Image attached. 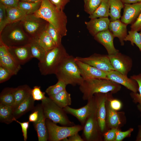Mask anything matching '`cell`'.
Listing matches in <instances>:
<instances>
[{
    "label": "cell",
    "mask_w": 141,
    "mask_h": 141,
    "mask_svg": "<svg viewBox=\"0 0 141 141\" xmlns=\"http://www.w3.org/2000/svg\"><path fill=\"white\" fill-rule=\"evenodd\" d=\"M52 25L62 37L67 34V17L63 10H58L50 0H41L39 9L34 14Z\"/></svg>",
    "instance_id": "obj_1"
},
{
    "label": "cell",
    "mask_w": 141,
    "mask_h": 141,
    "mask_svg": "<svg viewBox=\"0 0 141 141\" xmlns=\"http://www.w3.org/2000/svg\"><path fill=\"white\" fill-rule=\"evenodd\" d=\"M121 88V85L109 79L93 78L84 80L79 85V89L83 94V99L87 101L96 93L110 92L115 94Z\"/></svg>",
    "instance_id": "obj_2"
},
{
    "label": "cell",
    "mask_w": 141,
    "mask_h": 141,
    "mask_svg": "<svg viewBox=\"0 0 141 141\" xmlns=\"http://www.w3.org/2000/svg\"><path fill=\"white\" fill-rule=\"evenodd\" d=\"M31 40L24 30L20 21L8 24L0 33V43L8 48L27 45Z\"/></svg>",
    "instance_id": "obj_3"
},
{
    "label": "cell",
    "mask_w": 141,
    "mask_h": 141,
    "mask_svg": "<svg viewBox=\"0 0 141 141\" xmlns=\"http://www.w3.org/2000/svg\"><path fill=\"white\" fill-rule=\"evenodd\" d=\"M58 80L64 82L67 85H80L84 80L81 75L75 57L69 55L60 64L55 74Z\"/></svg>",
    "instance_id": "obj_4"
},
{
    "label": "cell",
    "mask_w": 141,
    "mask_h": 141,
    "mask_svg": "<svg viewBox=\"0 0 141 141\" xmlns=\"http://www.w3.org/2000/svg\"><path fill=\"white\" fill-rule=\"evenodd\" d=\"M69 55L62 44L47 52L43 60L38 64L41 74H55L60 64Z\"/></svg>",
    "instance_id": "obj_5"
},
{
    "label": "cell",
    "mask_w": 141,
    "mask_h": 141,
    "mask_svg": "<svg viewBox=\"0 0 141 141\" xmlns=\"http://www.w3.org/2000/svg\"><path fill=\"white\" fill-rule=\"evenodd\" d=\"M41 104L46 119L63 126H72L75 125L69 120L63 108L58 106L49 97H46L42 100Z\"/></svg>",
    "instance_id": "obj_6"
},
{
    "label": "cell",
    "mask_w": 141,
    "mask_h": 141,
    "mask_svg": "<svg viewBox=\"0 0 141 141\" xmlns=\"http://www.w3.org/2000/svg\"><path fill=\"white\" fill-rule=\"evenodd\" d=\"M46 124L48 134V140L50 141H62L64 139L82 130L83 126L80 125L72 126H60L48 119Z\"/></svg>",
    "instance_id": "obj_7"
},
{
    "label": "cell",
    "mask_w": 141,
    "mask_h": 141,
    "mask_svg": "<svg viewBox=\"0 0 141 141\" xmlns=\"http://www.w3.org/2000/svg\"><path fill=\"white\" fill-rule=\"evenodd\" d=\"M20 22L24 30L31 39H37L46 30L48 24L34 14L26 15Z\"/></svg>",
    "instance_id": "obj_8"
},
{
    "label": "cell",
    "mask_w": 141,
    "mask_h": 141,
    "mask_svg": "<svg viewBox=\"0 0 141 141\" xmlns=\"http://www.w3.org/2000/svg\"><path fill=\"white\" fill-rule=\"evenodd\" d=\"M63 109L67 113L76 117L83 126L87 118L92 114L96 112L97 104L95 98L93 95L87 100L86 105L80 108L74 109L68 106Z\"/></svg>",
    "instance_id": "obj_9"
},
{
    "label": "cell",
    "mask_w": 141,
    "mask_h": 141,
    "mask_svg": "<svg viewBox=\"0 0 141 141\" xmlns=\"http://www.w3.org/2000/svg\"><path fill=\"white\" fill-rule=\"evenodd\" d=\"M83 130V136L86 141L103 140V134L98 123L96 112L92 114L87 118Z\"/></svg>",
    "instance_id": "obj_10"
},
{
    "label": "cell",
    "mask_w": 141,
    "mask_h": 141,
    "mask_svg": "<svg viewBox=\"0 0 141 141\" xmlns=\"http://www.w3.org/2000/svg\"><path fill=\"white\" fill-rule=\"evenodd\" d=\"M75 59L105 72L115 70L110 63L108 55L94 53L87 57H75Z\"/></svg>",
    "instance_id": "obj_11"
},
{
    "label": "cell",
    "mask_w": 141,
    "mask_h": 141,
    "mask_svg": "<svg viewBox=\"0 0 141 141\" xmlns=\"http://www.w3.org/2000/svg\"><path fill=\"white\" fill-rule=\"evenodd\" d=\"M108 56L110 63L115 70L127 76L132 67V58L119 51L114 54H108Z\"/></svg>",
    "instance_id": "obj_12"
},
{
    "label": "cell",
    "mask_w": 141,
    "mask_h": 141,
    "mask_svg": "<svg viewBox=\"0 0 141 141\" xmlns=\"http://www.w3.org/2000/svg\"><path fill=\"white\" fill-rule=\"evenodd\" d=\"M107 98L105 103L106 123L107 130L113 128L121 129L126 123L125 113L123 111H116L112 109L109 105Z\"/></svg>",
    "instance_id": "obj_13"
},
{
    "label": "cell",
    "mask_w": 141,
    "mask_h": 141,
    "mask_svg": "<svg viewBox=\"0 0 141 141\" xmlns=\"http://www.w3.org/2000/svg\"><path fill=\"white\" fill-rule=\"evenodd\" d=\"M108 93H96L94 95L97 104L96 117L101 131L103 133L107 130L106 123L105 103Z\"/></svg>",
    "instance_id": "obj_14"
},
{
    "label": "cell",
    "mask_w": 141,
    "mask_h": 141,
    "mask_svg": "<svg viewBox=\"0 0 141 141\" xmlns=\"http://www.w3.org/2000/svg\"><path fill=\"white\" fill-rule=\"evenodd\" d=\"M0 66L8 70L12 75H16L21 68V65L15 60L7 48L0 43Z\"/></svg>",
    "instance_id": "obj_15"
},
{
    "label": "cell",
    "mask_w": 141,
    "mask_h": 141,
    "mask_svg": "<svg viewBox=\"0 0 141 141\" xmlns=\"http://www.w3.org/2000/svg\"><path fill=\"white\" fill-rule=\"evenodd\" d=\"M105 72L108 79L124 86L131 92L135 93L138 92V84L135 80L115 70Z\"/></svg>",
    "instance_id": "obj_16"
},
{
    "label": "cell",
    "mask_w": 141,
    "mask_h": 141,
    "mask_svg": "<svg viewBox=\"0 0 141 141\" xmlns=\"http://www.w3.org/2000/svg\"><path fill=\"white\" fill-rule=\"evenodd\" d=\"M75 60L79 68L81 75L84 80L93 78L108 79L105 72L87 63L78 60Z\"/></svg>",
    "instance_id": "obj_17"
},
{
    "label": "cell",
    "mask_w": 141,
    "mask_h": 141,
    "mask_svg": "<svg viewBox=\"0 0 141 141\" xmlns=\"http://www.w3.org/2000/svg\"><path fill=\"white\" fill-rule=\"evenodd\" d=\"M94 37L96 40L104 47L108 55L114 54L119 51L114 46L115 37L109 29L98 33Z\"/></svg>",
    "instance_id": "obj_18"
},
{
    "label": "cell",
    "mask_w": 141,
    "mask_h": 141,
    "mask_svg": "<svg viewBox=\"0 0 141 141\" xmlns=\"http://www.w3.org/2000/svg\"><path fill=\"white\" fill-rule=\"evenodd\" d=\"M38 111L37 120L33 123L39 141H47L48 140V134L46 124V118L44 115L41 104L36 107Z\"/></svg>",
    "instance_id": "obj_19"
},
{
    "label": "cell",
    "mask_w": 141,
    "mask_h": 141,
    "mask_svg": "<svg viewBox=\"0 0 141 141\" xmlns=\"http://www.w3.org/2000/svg\"><path fill=\"white\" fill-rule=\"evenodd\" d=\"M124 12L121 21L128 25L133 23L141 12V2L132 4L124 3Z\"/></svg>",
    "instance_id": "obj_20"
},
{
    "label": "cell",
    "mask_w": 141,
    "mask_h": 141,
    "mask_svg": "<svg viewBox=\"0 0 141 141\" xmlns=\"http://www.w3.org/2000/svg\"><path fill=\"white\" fill-rule=\"evenodd\" d=\"M110 22L108 17H102L91 19L85 23L89 32L94 37L98 33L109 29Z\"/></svg>",
    "instance_id": "obj_21"
},
{
    "label": "cell",
    "mask_w": 141,
    "mask_h": 141,
    "mask_svg": "<svg viewBox=\"0 0 141 141\" xmlns=\"http://www.w3.org/2000/svg\"><path fill=\"white\" fill-rule=\"evenodd\" d=\"M7 48L10 53L21 65L25 64L33 58L29 44L19 47Z\"/></svg>",
    "instance_id": "obj_22"
},
{
    "label": "cell",
    "mask_w": 141,
    "mask_h": 141,
    "mask_svg": "<svg viewBox=\"0 0 141 141\" xmlns=\"http://www.w3.org/2000/svg\"><path fill=\"white\" fill-rule=\"evenodd\" d=\"M127 25L119 19L111 21L109 23V30L115 37H117L119 39L121 46L124 45V39L127 35Z\"/></svg>",
    "instance_id": "obj_23"
},
{
    "label": "cell",
    "mask_w": 141,
    "mask_h": 141,
    "mask_svg": "<svg viewBox=\"0 0 141 141\" xmlns=\"http://www.w3.org/2000/svg\"><path fill=\"white\" fill-rule=\"evenodd\" d=\"M34 101L31 94L16 107L13 108L14 118L17 119L29 111H32L34 108Z\"/></svg>",
    "instance_id": "obj_24"
},
{
    "label": "cell",
    "mask_w": 141,
    "mask_h": 141,
    "mask_svg": "<svg viewBox=\"0 0 141 141\" xmlns=\"http://www.w3.org/2000/svg\"><path fill=\"white\" fill-rule=\"evenodd\" d=\"M32 89L28 85H24L15 88L14 103L13 108L16 107L31 94Z\"/></svg>",
    "instance_id": "obj_25"
},
{
    "label": "cell",
    "mask_w": 141,
    "mask_h": 141,
    "mask_svg": "<svg viewBox=\"0 0 141 141\" xmlns=\"http://www.w3.org/2000/svg\"><path fill=\"white\" fill-rule=\"evenodd\" d=\"M49 97L58 106L63 108L71 104V95L65 89Z\"/></svg>",
    "instance_id": "obj_26"
},
{
    "label": "cell",
    "mask_w": 141,
    "mask_h": 141,
    "mask_svg": "<svg viewBox=\"0 0 141 141\" xmlns=\"http://www.w3.org/2000/svg\"><path fill=\"white\" fill-rule=\"evenodd\" d=\"M110 4L109 16L110 21H113L119 19L121 17V12L124 7L123 3L121 0H109Z\"/></svg>",
    "instance_id": "obj_27"
},
{
    "label": "cell",
    "mask_w": 141,
    "mask_h": 141,
    "mask_svg": "<svg viewBox=\"0 0 141 141\" xmlns=\"http://www.w3.org/2000/svg\"><path fill=\"white\" fill-rule=\"evenodd\" d=\"M8 24L21 20L26 15L19 7H6Z\"/></svg>",
    "instance_id": "obj_28"
},
{
    "label": "cell",
    "mask_w": 141,
    "mask_h": 141,
    "mask_svg": "<svg viewBox=\"0 0 141 141\" xmlns=\"http://www.w3.org/2000/svg\"><path fill=\"white\" fill-rule=\"evenodd\" d=\"M15 88L6 87L4 88L0 95V103L13 107L14 100Z\"/></svg>",
    "instance_id": "obj_29"
},
{
    "label": "cell",
    "mask_w": 141,
    "mask_h": 141,
    "mask_svg": "<svg viewBox=\"0 0 141 141\" xmlns=\"http://www.w3.org/2000/svg\"><path fill=\"white\" fill-rule=\"evenodd\" d=\"M36 40L39 44L47 52L56 46L46 30L42 33Z\"/></svg>",
    "instance_id": "obj_30"
},
{
    "label": "cell",
    "mask_w": 141,
    "mask_h": 141,
    "mask_svg": "<svg viewBox=\"0 0 141 141\" xmlns=\"http://www.w3.org/2000/svg\"><path fill=\"white\" fill-rule=\"evenodd\" d=\"M110 4L109 0H102L101 2L96 10L89 17L91 19L102 17H108L109 16Z\"/></svg>",
    "instance_id": "obj_31"
},
{
    "label": "cell",
    "mask_w": 141,
    "mask_h": 141,
    "mask_svg": "<svg viewBox=\"0 0 141 141\" xmlns=\"http://www.w3.org/2000/svg\"><path fill=\"white\" fill-rule=\"evenodd\" d=\"M29 44L33 58H37L39 62L42 61L47 52L39 44L36 39H31Z\"/></svg>",
    "instance_id": "obj_32"
},
{
    "label": "cell",
    "mask_w": 141,
    "mask_h": 141,
    "mask_svg": "<svg viewBox=\"0 0 141 141\" xmlns=\"http://www.w3.org/2000/svg\"><path fill=\"white\" fill-rule=\"evenodd\" d=\"M11 107L0 103V121L9 124L14 121V119Z\"/></svg>",
    "instance_id": "obj_33"
},
{
    "label": "cell",
    "mask_w": 141,
    "mask_h": 141,
    "mask_svg": "<svg viewBox=\"0 0 141 141\" xmlns=\"http://www.w3.org/2000/svg\"><path fill=\"white\" fill-rule=\"evenodd\" d=\"M130 78L136 80L138 84V92L139 93L131 92L130 93V95L133 102L136 104H137V108L140 113L141 116V73L133 75L131 76Z\"/></svg>",
    "instance_id": "obj_34"
},
{
    "label": "cell",
    "mask_w": 141,
    "mask_h": 141,
    "mask_svg": "<svg viewBox=\"0 0 141 141\" xmlns=\"http://www.w3.org/2000/svg\"><path fill=\"white\" fill-rule=\"evenodd\" d=\"M41 1L31 3L20 1L18 7L22 9L26 15L34 14L40 8Z\"/></svg>",
    "instance_id": "obj_35"
},
{
    "label": "cell",
    "mask_w": 141,
    "mask_h": 141,
    "mask_svg": "<svg viewBox=\"0 0 141 141\" xmlns=\"http://www.w3.org/2000/svg\"><path fill=\"white\" fill-rule=\"evenodd\" d=\"M130 41L131 44L133 46L135 44L141 51V32L138 33L137 31L132 30L128 31V34L124 39V41Z\"/></svg>",
    "instance_id": "obj_36"
},
{
    "label": "cell",
    "mask_w": 141,
    "mask_h": 141,
    "mask_svg": "<svg viewBox=\"0 0 141 141\" xmlns=\"http://www.w3.org/2000/svg\"><path fill=\"white\" fill-rule=\"evenodd\" d=\"M67 85L63 81L58 80L57 82L55 84L50 86L47 88L45 92L49 96L54 95L66 89Z\"/></svg>",
    "instance_id": "obj_37"
},
{
    "label": "cell",
    "mask_w": 141,
    "mask_h": 141,
    "mask_svg": "<svg viewBox=\"0 0 141 141\" xmlns=\"http://www.w3.org/2000/svg\"><path fill=\"white\" fill-rule=\"evenodd\" d=\"M46 30L52 38L56 46L62 44L61 41L62 37L55 28L48 22Z\"/></svg>",
    "instance_id": "obj_38"
},
{
    "label": "cell",
    "mask_w": 141,
    "mask_h": 141,
    "mask_svg": "<svg viewBox=\"0 0 141 141\" xmlns=\"http://www.w3.org/2000/svg\"><path fill=\"white\" fill-rule=\"evenodd\" d=\"M102 0H84L85 11L90 15L92 14L100 4Z\"/></svg>",
    "instance_id": "obj_39"
},
{
    "label": "cell",
    "mask_w": 141,
    "mask_h": 141,
    "mask_svg": "<svg viewBox=\"0 0 141 141\" xmlns=\"http://www.w3.org/2000/svg\"><path fill=\"white\" fill-rule=\"evenodd\" d=\"M8 24L6 7L0 3V33Z\"/></svg>",
    "instance_id": "obj_40"
},
{
    "label": "cell",
    "mask_w": 141,
    "mask_h": 141,
    "mask_svg": "<svg viewBox=\"0 0 141 141\" xmlns=\"http://www.w3.org/2000/svg\"><path fill=\"white\" fill-rule=\"evenodd\" d=\"M112 94L110 92H108L107 99L109 105L113 109L116 111L120 110L122 107V104L121 101L113 97Z\"/></svg>",
    "instance_id": "obj_41"
},
{
    "label": "cell",
    "mask_w": 141,
    "mask_h": 141,
    "mask_svg": "<svg viewBox=\"0 0 141 141\" xmlns=\"http://www.w3.org/2000/svg\"><path fill=\"white\" fill-rule=\"evenodd\" d=\"M45 93L42 92L40 86H34L31 90V95L33 99L35 101H42L46 97Z\"/></svg>",
    "instance_id": "obj_42"
},
{
    "label": "cell",
    "mask_w": 141,
    "mask_h": 141,
    "mask_svg": "<svg viewBox=\"0 0 141 141\" xmlns=\"http://www.w3.org/2000/svg\"><path fill=\"white\" fill-rule=\"evenodd\" d=\"M121 129L116 128L110 129L103 134V140L104 141H115L117 131Z\"/></svg>",
    "instance_id": "obj_43"
},
{
    "label": "cell",
    "mask_w": 141,
    "mask_h": 141,
    "mask_svg": "<svg viewBox=\"0 0 141 141\" xmlns=\"http://www.w3.org/2000/svg\"><path fill=\"white\" fill-rule=\"evenodd\" d=\"M133 131L134 128H132L124 131H121V129L118 130L116 132L115 141H122L126 138L130 137Z\"/></svg>",
    "instance_id": "obj_44"
},
{
    "label": "cell",
    "mask_w": 141,
    "mask_h": 141,
    "mask_svg": "<svg viewBox=\"0 0 141 141\" xmlns=\"http://www.w3.org/2000/svg\"><path fill=\"white\" fill-rule=\"evenodd\" d=\"M11 73L6 68L0 66V83H3L10 79L12 76Z\"/></svg>",
    "instance_id": "obj_45"
},
{
    "label": "cell",
    "mask_w": 141,
    "mask_h": 141,
    "mask_svg": "<svg viewBox=\"0 0 141 141\" xmlns=\"http://www.w3.org/2000/svg\"><path fill=\"white\" fill-rule=\"evenodd\" d=\"M14 121L16 122L20 125L24 140L25 141H26L27 138V130L29 127V121L21 122H19L15 118L14 119Z\"/></svg>",
    "instance_id": "obj_46"
},
{
    "label": "cell",
    "mask_w": 141,
    "mask_h": 141,
    "mask_svg": "<svg viewBox=\"0 0 141 141\" xmlns=\"http://www.w3.org/2000/svg\"><path fill=\"white\" fill-rule=\"evenodd\" d=\"M58 10L63 11L65 6L70 0H50Z\"/></svg>",
    "instance_id": "obj_47"
},
{
    "label": "cell",
    "mask_w": 141,
    "mask_h": 141,
    "mask_svg": "<svg viewBox=\"0 0 141 141\" xmlns=\"http://www.w3.org/2000/svg\"><path fill=\"white\" fill-rule=\"evenodd\" d=\"M131 30L139 31L141 30V12L137 17L136 21L131 26Z\"/></svg>",
    "instance_id": "obj_48"
},
{
    "label": "cell",
    "mask_w": 141,
    "mask_h": 141,
    "mask_svg": "<svg viewBox=\"0 0 141 141\" xmlns=\"http://www.w3.org/2000/svg\"><path fill=\"white\" fill-rule=\"evenodd\" d=\"M20 1L19 0H0V3L6 7H18Z\"/></svg>",
    "instance_id": "obj_49"
},
{
    "label": "cell",
    "mask_w": 141,
    "mask_h": 141,
    "mask_svg": "<svg viewBox=\"0 0 141 141\" xmlns=\"http://www.w3.org/2000/svg\"><path fill=\"white\" fill-rule=\"evenodd\" d=\"M38 117V111L36 107L32 110V112L29 116V121L33 123L36 122Z\"/></svg>",
    "instance_id": "obj_50"
},
{
    "label": "cell",
    "mask_w": 141,
    "mask_h": 141,
    "mask_svg": "<svg viewBox=\"0 0 141 141\" xmlns=\"http://www.w3.org/2000/svg\"><path fill=\"white\" fill-rule=\"evenodd\" d=\"M78 133L73 134L68 138L63 139V141H84L83 139L78 134Z\"/></svg>",
    "instance_id": "obj_51"
},
{
    "label": "cell",
    "mask_w": 141,
    "mask_h": 141,
    "mask_svg": "<svg viewBox=\"0 0 141 141\" xmlns=\"http://www.w3.org/2000/svg\"><path fill=\"white\" fill-rule=\"evenodd\" d=\"M124 3L134 4L141 2V0H121Z\"/></svg>",
    "instance_id": "obj_52"
},
{
    "label": "cell",
    "mask_w": 141,
    "mask_h": 141,
    "mask_svg": "<svg viewBox=\"0 0 141 141\" xmlns=\"http://www.w3.org/2000/svg\"><path fill=\"white\" fill-rule=\"evenodd\" d=\"M138 133L136 141H138L141 138V124L138 126Z\"/></svg>",
    "instance_id": "obj_53"
},
{
    "label": "cell",
    "mask_w": 141,
    "mask_h": 141,
    "mask_svg": "<svg viewBox=\"0 0 141 141\" xmlns=\"http://www.w3.org/2000/svg\"><path fill=\"white\" fill-rule=\"evenodd\" d=\"M20 1L28 2H31V3H34L40 1H41V0H19Z\"/></svg>",
    "instance_id": "obj_54"
},
{
    "label": "cell",
    "mask_w": 141,
    "mask_h": 141,
    "mask_svg": "<svg viewBox=\"0 0 141 141\" xmlns=\"http://www.w3.org/2000/svg\"><path fill=\"white\" fill-rule=\"evenodd\" d=\"M138 141H141V138L139 139Z\"/></svg>",
    "instance_id": "obj_55"
},
{
    "label": "cell",
    "mask_w": 141,
    "mask_h": 141,
    "mask_svg": "<svg viewBox=\"0 0 141 141\" xmlns=\"http://www.w3.org/2000/svg\"></svg>",
    "instance_id": "obj_56"
}]
</instances>
